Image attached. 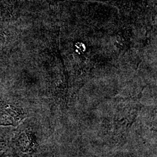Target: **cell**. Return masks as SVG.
Wrapping results in <instances>:
<instances>
[{
	"label": "cell",
	"mask_w": 157,
	"mask_h": 157,
	"mask_svg": "<svg viewBox=\"0 0 157 157\" xmlns=\"http://www.w3.org/2000/svg\"><path fill=\"white\" fill-rule=\"evenodd\" d=\"M6 112L5 113L0 112V124L1 125H13L16 126L19 123L20 118L17 116L15 112L12 111Z\"/></svg>",
	"instance_id": "6da1fadb"
}]
</instances>
